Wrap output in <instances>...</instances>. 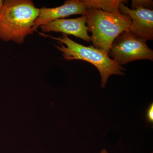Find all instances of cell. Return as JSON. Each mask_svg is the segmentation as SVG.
<instances>
[{"mask_svg": "<svg viewBox=\"0 0 153 153\" xmlns=\"http://www.w3.org/2000/svg\"><path fill=\"white\" fill-rule=\"evenodd\" d=\"M3 3H4V1L0 0V10L1 8L2 7Z\"/></svg>", "mask_w": 153, "mask_h": 153, "instance_id": "obj_12", "label": "cell"}, {"mask_svg": "<svg viewBox=\"0 0 153 153\" xmlns=\"http://www.w3.org/2000/svg\"><path fill=\"white\" fill-rule=\"evenodd\" d=\"M100 153H108V152L105 149H103L100 151Z\"/></svg>", "mask_w": 153, "mask_h": 153, "instance_id": "obj_11", "label": "cell"}, {"mask_svg": "<svg viewBox=\"0 0 153 153\" xmlns=\"http://www.w3.org/2000/svg\"><path fill=\"white\" fill-rule=\"evenodd\" d=\"M41 36L50 37L58 41L59 46L55 47L62 53L63 59L66 60H76L87 61L95 66L101 76V87H105L109 76L111 75H123L125 68L118 65L104 51L97 49L93 46L86 47L78 44L63 34L60 37L55 38L43 33Z\"/></svg>", "mask_w": 153, "mask_h": 153, "instance_id": "obj_2", "label": "cell"}, {"mask_svg": "<svg viewBox=\"0 0 153 153\" xmlns=\"http://www.w3.org/2000/svg\"><path fill=\"white\" fill-rule=\"evenodd\" d=\"M146 42L134 36L128 30H125L112 42L108 56L120 66L134 60L153 61V51Z\"/></svg>", "mask_w": 153, "mask_h": 153, "instance_id": "obj_4", "label": "cell"}, {"mask_svg": "<svg viewBox=\"0 0 153 153\" xmlns=\"http://www.w3.org/2000/svg\"><path fill=\"white\" fill-rule=\"evenodd\" d=\"M119 10L120 13L128 15L131 19L128 29L131 33L146 42L153 40V9L142 7L131 9L121 4Z\"/></svg>", "mask_w": 153, "mask_h": 153, "instance_id": "obj_5", "label": "cell"}, {"mask_svg": "<svg viewBox=\"0 0 153 153\" xmlns=\"http://www.w3.org/2000/svg\"><path fill=\"white\" fill-rule=\"evenodd\" d=\"M153 3V1L151 0H132L131 1V9L140 7L152 9Z\"/></svg>", "mask_w": 153, "mask_h": 153, "instance_id": "obj_9", "label": "cell"}, {"mask_svg": "<svg viewBox=\"0 0 153 153\" xmlns=\"http://www.w3.org/2000/svg\"><path fill=\"white\" fill-rule=\"evenodd\" d=\"M87 8L94 7L109 12H118L121 4L127 3V1L122 0H83Z\"/></svg>", "mask_w": 153, "mask_h": 153, "instance_id": "obj_8", "label": "cell"}, {"mask_svg": "<svg viewBox=\"0 0 153 153\" xmlns=\"http://www.w3.org/2000/svg\"><path fill=\"white\" fill-rule=\"evenodd\" d=\"M87 7L83 0H67L64 4L55 8L40 9L39 15L34 22L33 31H37V29L41 25L54 20L63 19L71 15H85Z\"/></svg>", "mask_w": 153, "mask_h": 153, "instance_id": "obj_6", "label": "cell"}, {"mask_svg": "<svg viewBox=\"0 0 153 153\" xmlns=\"http://www.w3.org/2000/svg\"><path fill=\"white\" fill-rule=\"evenodd\" d=\"M40 9L30 0H6L0 10V39L23 44L34 33Z\"/></svg>", "mask_w": 153, "mask_h": 153, "instance_id": "obj_1", "label": "cell"}, {"mask_svg": "<svg viewBox=\"0 0 153 153\" xmlns=\"http://www.w3.org/2000/svg\"><path fill=\"white\" fill-rule=\"evenodd\" d=\"M147 120L149 123L153 122V104L152 103L148 108L146 113Z\"/></svg>", "mask_w": 153, "mask_h": 153, "instance_id": "obj_10", "label": "cell"}, {"mask_svg": "<svg viewBox=\"0 0 153 153\" xmlns=\"http://www.w3.org/2000/svg\"><path fill=\"white\" fill-rule=\"evenodd\" d=\"M86 20V16L82 15L75 19L54 20L41 25L40 27L43 33L54 32L72 35L89 43L91 41V38L88 33Z\"/></svg>", "mask_w": 153, "mask_h": 153, "instance_id": "obj_7", "label": "cell"}, {"mask_svg": "<svg viewBox=\"0 0 153 153\" xmlns=\"http://www.w3.org/2000/svg\"><path fill=\"white\" fill-rule=\"evenodd\" d=\"M85 16L88 32L92 33L93 46L108 54L114 39L128 30L131 22L128 15L120 11L109 12L94 7L88 8Z\"/></svg>", "mask_w": 153, "mask_h": 153, "instance_id": "obj_3", "label": "cell"}]
</instances>
